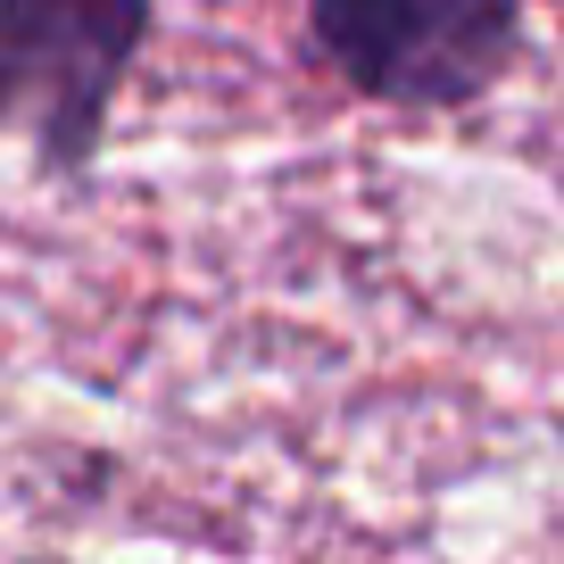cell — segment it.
Returning a JSON list of instances; mask_svg holds the SVG:
<instances>
[{
    "label": "cell",
    "instance_id": "obj_2",
    "mask_svg": "<svg viewBox=\"0 0 564 564\" xmlns=\"http://www.w3.org/2000/svg\"><path fill=\"white\" fill-rule=\"evenodd\" d=\"M307 51L373 108L457 117L531 51V0H307Z\"/></svg>",
    "mask_w": 564,
    "mask_h": 564
},
{
    "label": "cell",
    "instance_id": "obj_1",
    "mask_svg": "<svg viewBox=\"0 0 564 564\" xmlns=\"http://www.w3.org/2000/svg\"><path fill=\"white\" fill-rule=\"evenodd\" d=\"M150 34L159 0H0V133L34 141L51 183H84Z\"/></svg>",
    "mask_w": 564,
    "mask_h": 564
}]
</instances>
